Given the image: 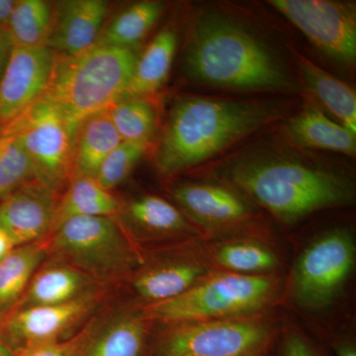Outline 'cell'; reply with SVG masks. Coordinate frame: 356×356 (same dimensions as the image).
<instances>
[{"label":"cell","mask_w":356,"mask_h":356,"mask_svg":"<svg viewBox=\"0 0 356 356\" xmlns=\"http://www.w3.org/2000/svg\"><path fill=\"white\" fill-rule=\"evenodd\" d=\"M282 114L278 103L186 95L173 103L156 149L163 175L215 158Z\"/></svg>","instance_id":"1"},{"label":"cell","mask_w":356,"mask_h":356,"mask_svg":"<svg viewBox=\"0 0 356 356\" xmlns=\"http://www.w3.org/2000/svg\"><path fill=\"white\" fill-rule=\"evenodd\" d=\"M184 69L193 81L218 88L296 92L280 60L245 28L218 13H203L192 29Z\"/></svg>","instance_id":"2"},{"label":"cell","mask_w":356,"mask_h":356,"mask_svg":"<svg viewBox=\"0 0 356 356\" xmlns=\"http://www.w3.org/2000/svg\"><path fill=\"white\" fill-rule=\"evenodd\" d=\"M227 178L240 191L285 222L353 200V185L337 173L297 159L254 156L227 168Z\"/></svg>","instance_id":"3"},{"label":"cell","mask_w":356,"mask_h":356,"mask_svg":"<svg viewBox=\"0 0 356 356\" xmlns=\"http://www.w3.org/2000/svg\"><path fill=\"white\" fill-rule=\"evenodd\" d=\"M137 58L134 49L96 43L74 56L55 55L42 97L60 110L76 132L84 119L108 109L123 97Z\"/></svg>","instance_id":"4"},{"label":"cell","mask_w":356,"mask_h":356,"mask_svg":"<svg viewBox=\"0 0 356 356\" xmlns=\"http://www.w3.org/2000/svg\"><path fill=\"white\" fill-rule=\"evenodd\" d=\"M277 290V280L268 274L209 273L177 298L149 305L146 315L172 325L252 317L273 301Z\"/></svg>","instance_id":"5"},{"label":"cell","mask_w":356,"mask_h":356,"mask_svg":"<svg viewBox=\"0 0 356 356\" xmlns=\"http://www.w3.org/2000/svg\"><path fill=\"white\" fill-rule=\"evenodd\" d=\"M54 232L58 254L97 280L122 277L137 264L135 250L112 217L70 218Z\"/></svg>","instance_id":"6"},{"label":"cell","mask_w":356,"mask_h":356,"mask_svg":"<svg viewBox=\"0 0 356 356\" xmlns=\"http://www.w3.org/2000/svg\"><path fill=\"white\" fill-rule=\"evenodd\" d=\"M0 134L17 139L35 178L54 191H60L72 179L74 131L53 103L40 98Z\"/></svg>","instance_id":"7"},{"label":"cell","mask_w":356,"mask_h":356,"mask_svg":"<svg viewBox=\"0 0 356 356\" xmlns=\"http://www.w3.org/2000/svg\"><path fill=\"white\" fill-rule=\"evenodd\" d=\"M273 332L252 317L172 325L161 337L158 356H261Z\"/></svg>","instance_id":"8"},{"label":"cell","mask_w":356,"mask_h":356,"mask_svg":"<svg viewBox=\"0 0 356 356\" xmlns=\"http://www.w3.org/2000/svg\"><path fill=\"white\" fill-rule=\"evenodd\" d=\"M355 243L348 229L318 236L300 254L292 275V294L309 310L327 308L339 296L355 266Z\"/></svg>","instance_id":"9"},{"label":"cell","mask_w":356,"mask_h":356,"mask_svg":"<svg viewBox=\"0 0 356 356\" xmlns=\"http://www.w3.org/2000/svg\"><path fill=\"white\" fill-rule=\"evenodd\" d=\"M286 17L327 57L344 65L356 58L355 7L331 0H271Z\"/></svg>","instance_id":"10"},{"label":"cell","mask_w":356,"mask_h":356,"mask_svg":"<svg viewBox=\"0 0 356 356\" xmlns=\"http://www.w3.org/2000/svg\"><path fill=\"white\" fill-rule=\"evenodd\" d=\"M54 62L46 46L13 49L0 81V131L43 96Z\"/></svg>","instance_id":"11"},{"label":"cell","mask_w":356,"mask_h":356,"mask_svg":"<svg viewBox=\"0 0 356 356\" xmlns=\"http://www.w3.org/2000/svg\"><path fill=\"white\" fill-rule=\"evenodd\" d=\"M58 192L33 178L0 200V229L15 245H29L53 231Z\"/></svg>","instance_id":"12"},{"label":"cell","mask_w":356,"mask_h":356,"mask_svg":"<svg viewBox=\"0 0 356 356\" xmlns=\"http://www.w3.org/2000/svg\"><path fill=\"white\" fill-rule=\"evenodd\" d=\"M108 13L103 0H67L53 4L47 48L58 56H74L97 41Z\"/></svg>","instance_id":"13"},{"label":"cell","mask_w":356,"mask_h":356,"mask_svg":"<svg viewBox=\"0 0 356 356\" xmlns=\"http://www.w3.org/2000/svg\"><path fill=\"white\" fill-rule=\"evenodd\" d=\"M172 197L194 222L209 228L232 226L247 220V202L228 187L211 184H182L172 189Z\"/></svg>","instance_id":"14"},{"label":"cell","mask_w":356,"mask_h":356,"mask_svg":"<svg viewBox=\"0 0 356 356\" xmlns=\"http://www.w3.org/2000/svg\"><path fill=\"white\" fill-rule=\"evenodd\" d=\"M88 298H79L58 305L29 306L18 312L10 321L11 331L32 344L55 341L67 327L88 310Z\"/></svg>","instance_id":"15"},{"label":"cell","mask_w":356,"mask_h":356,"mask_svg":"<svg viewBox=\"0 0 356 356\" xmlns=\"http://www.w3.org/2000/svg\"><path fill=\"white\" fill-rule=\"evenodd\" d=\"M121 142L108 110L84 119L77 125L74 135L72 178H95L103 161Z\"/></svg>","instance_id":"16"},{"label":"cell","mask_w":356,"mask_h":356,"mask_svg":"<svg viewBox=\"0 0 356 356\" xmlns=\"http://www.w3.org/2000/svg\"><path fill=\"white\" fill-rule=\"evenodd\" d=\"M284 131L288 139L297 146L350 156L355 154V134L332 121L316 107L308 106L288 119Z\"/></svg>","instance_id":"17"},{"label":"cell","mask_w":356,"mask_h":356,"mask_svg":"<svg viewBox=\"0 0 356 356\" xmlns=\"http://www.w3.org/2000/svg\"><path fill=\"white\" fill-rule=\"evenodd\" d=\"M202 262L175 261L163 262L142 271L133 281L136 293L151 305L177 298L207 276Z\"/></svg>","instance_id":"18"},{"label":"cell","mask_w":356,"mask_h":356,"mask_svg":"<svg viewBox=\"0 0 356 356\" xmlns=\"http://www.w3.org/2000/svg\"><path fill=\"white\" fill-rule=\"evenodd\" d=\"M177 48V35L172 28L159 31L138 57L122 98H146L158 92L170 74Z\"/></svg>","instance_id":"19"},{"label":"cell","mask_w":356,"mask_h":356,"mask_svg":"<svg viewBox=\"0 0 356 356\" xmlns=\"http://www.w3.org/2000/svg\"><path fill=\"white\" fill-rule=\"evenodd\" d=\"M300 76L325 108L351 133L356 134L355 90L304 56L295 54Z\"/></svg>","instance_id":"20"},{"label":"cell","mask_w":356,"mask_h":356,"mask_svg":"<svg viewBox=\"0 0 356 356\" xmlns=\"http://www.w3.org/2000/svg\"><path fill=\"white\" fill-rule=\"evenodd\" d=\"M120 211L117 199L103 188L95 177H77L70 180L64 196L58 200L53 231L70 218L112 217Z\"/></svg>","instance_id":"21"},{"label":"cell","mask_w":356,"mask_h":356,"mask_svg":"<svg viewBox=\"0 0 356 356\" xmlns=\"http://www.w3.org/2000/svg\"><path fill=\"white\" fill-rule=\"evenodd\" d=\"M134 228L149 235H178L193 232L184 213L165 199L144 195L134 199L123 211Z\"/></svg>","instance_id":"22"},{"label":"cell","mask_w":356,"mask_h":356,"mask_svg":"<svg viewBox=\"0 0 356 356\" xmlns=\"http://www.w3.org/2000/svg\"><path fill=\"white\" fill-rule=\"evenodd\" d=\"M161 1L136 2L124 9L102 30L96 44L133 49L158 23L165 11Z\"/></svg>","instance_id":"23"},{"label":"cell","mask_w":356,"mask_h":356,"mask_svg":"<svg viewBox=\"0 0 356 356\" xmlns=\"http://www.w3.org/2000/svg\"><path fill=\"white\" fill-rule=\"evenodd\" d=\"M53 4L44 0L15 1L6 31L13 48L46 44L50 32Z\"/></svg>","instance_id":"24"},{"label":"cell","mask_w":356,"mask_h":356,"mask_svg":"<svg viewBox=\"0 0 356 356\" xmlns=\"http://www.w3.org/2000/svg\"><path fill=\"white\" fill-rule=\"evenodd\" d=\"M213 257L225 271L243 275H266L280 264L270 248L252 240L222 243L214 248Z\"/></svg>","instance_id":"25"},{"label":"cell","mask_w":356,"mask_h":356,"mask_svg":"<svg viewBox=\"0 0 356 356\" xmlns=\"http://www.w3.org/2000/svg\"><path fill=\"white\" fill-rule=\"evenodd\" d=\"M86 280L76 268L51 266L33 278L27 301L31 305H58L79 298Z\"/></svg>","instance_id":"26"},{"label":"cell","mask_w":356,"mask_h":356,"mask_svg":"<svg viewBox=\"0 0 356 356\" xmlns=\"http://www.w3.org/2000/svg\"><path fill=\"white\" fill-rule=\"evenodd\" d=\"M44 252L42 245L29 243L13 248L0 261V308L19 298L43 261Z\"/></svg>","instance_id":"27"},{"label":"cell","mask_w":356,"mask_h":356,"mask_svg":"<svg viewBox=\"0 0 356 356\" xmlns=\"http://www.w3.org/2000/svg\"><path fill=\"white\" fill-rule=\"evenodd\" d=\"M145 337L146 325L143 318H121L98 334L84 356H140Z\"/></svg>","instance_id":"28"},{"label":"cell","mask_w":356,"mask_h":356,"mask_svg":"<svg viewBox=\"0 0 356 356\" xmlns=\"http://www.w3.org/2000/svg\"><path fill=\"white\" fill-rule=\"evenodd\" d=\"M107 110L122 142L149 143L156 112L146 98H122Z\"/></svg>","instance_id":"29"},{"label":"cell","mask_w":356,"mask_h":356,"mask_svg":"<svg viewBox=\"0 0 356 356\" xmlns=\"http://www.w3.org/2000/svg\"><path fill=\"white\" fill-rule=\"evenodd\" d=\"M35 178L31 161L16 138L0 134V200Z\"/></svg>","instance_id":"30"},{"label":"cell","mask_w":356,"mask_h":356,"mask_svg":"<svg viewBox=\"0 0 356 356\" xmlns=\"http://www.w3.org/2000/svg\"><path fill=\"white\" fill-rule=\"evenodd\" d=\"M149 143L121 142L105 158L95 179L107 191L118 186L133 172Z\"/></svg>","instance_id":"31"},{"label":"cell","mask_w":356,"mask_h":356,"mask_svg":"<svg viewBox=\"0 0 356 356\" xmlns=\"http://www.w3.org/2000/svg\"><path fill=\"white\" fill-rule=\"evenodd\" d=\"M283 356H317L310 344L298 334H289L283 344Z\"/></svg>","instance_id":"32"},{"label":"cell","mask_w":356,"mask_h":356,"mask_svg":"<svg viewBox=\"0 0 356 356\" xmlns=\"http://www.w3.org/2000/svg\"><path fill=\"white\" fill-rule=\"evenodd\" d=\"M20 356H67L65 348L56 341L32 344L23 350Z\"/></svg>","instance_id":"33"},{"label":"cell","mask_w":356,"mask_h":356,"mask_svg":"<svg viewBox=\"0 0 356 356\" xmlns=\"http://www.w3.org/2000/svg\"><path fill=\"white\" fill-rule=\"evenodd\" d=\"M13 46L6 29H0V81L6 72Z\"/></svg>","instance_id":"34"},{"label":"cell","mask_w":356,"mask_h":356,"mask_svg":"<svg viewBox=\"0 0 356 356\" xmlns=\"http://www.w3.org/2000/svg\"><path fill=\"white\" fill-rule=\"evenodd\" d=\"M14 4L13 0H0V29H6Z\"/></svg>","instance_id":"35"},{"label":"cell","mask_w":356,"mask_h":356,"mask_svg":"<svg viewBox=\"0 0 356 356\" xmlns=\"http://www.w3.org/2000/svg\"><path fill=\"white\" fill-rule=\"evenodd\" d=\"M14 248H15V245L11 238L0 229V261L6 257Z\"/></svg>","instance_id":"36"},{"label":"cell","mask_w":356,"mask_h":356,"mask_svg":"<svg viewBox=\"0 0 356 356\" xmlns=\"http://www.w3.org/2000/svg\"><path fill=\"white\" fill-rule=\"evenodd\" d=\"M337 356H356L355 346L351 343H341L337 348Z\"/></svg>","instance_id":"37"},{"label":"cell","mask_w":356,"mask_h":356,"mask_svg":"<svg viewBox=\"0 0 356 356\" xmlns=\"http://www.w3.org/2000/svg\"><path fill=\"white\" fill-rule=\"evenodd\" d=\"M0 356H13L6 344L2 343L1 339H0Z\"/></svg>","instance_id":"38"}]
</instances>
